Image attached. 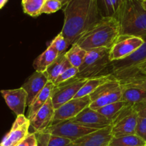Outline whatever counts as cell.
<instances>
[{"mask_svg": "<svg viewBox=\"0 0 146 146\" xmlns=\"http://www.w3.org/2000/svg\"><path fill=\"white\" fill-rule=\"evenodd\" d=\"M72 141L64 137L51 135L47 146H68Z\"/></svg>", "mask_w": 146, "mask_h": 146, "instance_id": "obj_32", "label": "cell"}, {"mask_svg": "<svg viewBox=\"0 0 146 146\" xmlns=\"http://www.w3.org/2000/svg\"><path fill=\"white\" fill-rule=\"evenodd\" d=\"M50 44L58 52V56L65 54L67 51V48L69 47L68 42L66 41V38H64V35L61 33V31L54 38V39L51 41V43Z\"/></svg>", "mask_w": 146, "mask_h": 146, "instance_id": "obj_28", "label": "cell"}, {"mask_svg": "<svg viewBox=\"0 0 146 146\" xmlns=\"http://www.w3.org/2000/svg\"><path fill=\"white\" fill-rule=\"evenodd\" d=\"M71 66H72L66 57L65 54H64L59 55L56 58L55 61L48 67L45 73L48 77V81L54 82L64 71Z\"/></svg>", "mask_w": 146, "mask_h": 146, "instance_id": "obj_21", "label": "cell"}, {"mask_svg": "<svg viewBox=\"0 0 146 146\" xmlns=\"http://www.w3.org/2000/svg\"><path fill=\"white\" fill-rule=\"evenodd\" d=\"M125 106L126 104L125 102L120 101L118 102L108 104L105 106L98 108L96 111L100 114L112 121Z\"/></svg>", "mask_w": 146, "mask_h": 146, "instance_id": "obj_26", "label": "cell"}, {"mask_svg": "<svg viewBox=\"0 0 146 146\" xmlns=\"http://www.w3.org/2000/svg\"><path fill=\"white\" fill-rule=\"evenodd\" d=\"M86 78H74L55 86L51 96L54 108L57 109L68 101L74 99L81 87L87 81Z\"/></svg>", "mask_w": 146, "mask_h": 146, "instance_id": "obj_8", "label": "cell"}, {"mask_svg": "<svg viewBox=\"0 0 146 146\" xmlns=\"http://www.w3.org/2000/svg\"><path fill=\"white\" fill-rule=\"evenodd\" d=\"M30 121L24 115L17 116L9 132L1 141V146H17L28 135Z\"/></svg>", "mask_w": 146, "mask_h": 146, "instance_id": "obj_11", "label": "cell"}, {"mask_svg": "<svg viewBox=\"0 0 146 146\" xmlns=\"http://www.w3.org/2000/svg\"><path fill=\"white\" fill-rule=\"evenodd\" d=\"M116 19L121 26V35L146 36V10L141 0H125Z\"/></svg>", "mask_w": 146, "mask_h": 146, "instance_id": "obj_3", "label": "cell"}, {"mask_svg": "<svg viewBox=\"0 0 146 146\" xmlns=\"http://www.w3.org/2000/svg\"><path fill=\"white\" fill-rule=\"evenodd\" d=\"M144 76H146V64L141 67V70H140V77L138 78Z\"/></svg>", "mask_w": 146, "mask_h": 146, "instance_id": "obj_36", "label": "cell"}, {"mask_svg": "<svg viewBox=\"0 0 146 146\" xmlns=\"http://www.w3.org/2000/svg\"><path fill=\"white\" fill-rule=\"evenodd\" d=\"M37 146H38V145H37Z\"/></svg>", "mask_w": 146, "mask_h": 146, "instance_id": "obj_41", "label": "cell"}, {"mask_svg": "<svg viewBox=\"0 0 146 146\" xmlns=\"http://www.w3.org/2000/svg\"><path fill=\"white\" fill-rule=\"evenodd\" d=\"M133 108L138 113V116L146 117V103L134 106Z\"/></svg>", "mask_w": 146, "mask_h": 146, "instance_id": "obj_34", "label": "cell"}, {"mask_svg": "<svg viewBox=\"0 0 146 146\" xmlns=\"http://www.w3.org/2000/svg\"><path fill=\"white\" fill-rule=\"evenodd\" d=\"M121 34V26L116 18L103 17L75 44L86 51L98 48H111Z\"/></svg>", "mask_w": 146, "mask_h": 146, "instance_id": "obj_2", "label": "cell"}, {"mask_svg": "<svg viewBox=\"0 0 146 146\" xmlns=\"http://www.w3.org/2000/svg\"><path fill=\"white\" fill-rule=\"evenodd\" d=\"M58 56V52L50 44L48 48L34 61L33 66L35 69V71L45 72L48 67L55 61Z\"/></svg>", "mask_w": 146, "mask_h": 146, "instance_id": "obj_19", "label": "cell"}, {"mask_svg": "<svg viewBox=\"0 0 146 146\" xmlns=\"http://www.w3.org/2000/svg\"><path fill=\"white\" fill-rule=\"evenodd\" d=\"M142 38L143 44L135 53L126 58L112 61L111 75L122 84L138 79L141 67L146 64V36Z\"/></svg>", "mask_w": 146, "mask_h": 146, "instance_id": "obj_5", "label": "cell"}, {"mask_svg": "<svg viewBox=\"0 0 146 146\" xmlns=\"http://www.w3.org/2000/svg\"><path fill=\"white\" fill-rule=\"evenodd\" d=\"M62 7V4L59 0H46L40 14H52L56 12Z\"/></svg>", "mask_w": 146, "mask_h": 146, "instance_id": "obj_30", "label": "cell"}, {"mask_svg": "<svg viewBox=\"0 0 146 146\" xmlns=\"http://www.w3.org/2000/svg\"><path fill=\"white\" fill-rule=\"evenodd\" d=\"M112 137L111 125L72 141L68 146H108Z\"/></svg>", "mask_w": 146, "mask_h": 146, "instance_id": "obj_14", "label": "cell"}, {"mask_svg": "<svg viewBox=\"0 0 146 146\" xmlns=\"http://www.w3.org/2000/svg\"><path fill=\"white\" fill-rule=\"evenodd\" d=\"M55 108L50 97L45 104L38 110L34 118L30 121V124L35 132H41L46 130L51 125L54 120Z\"/></svg>", "mask_w": 146, "mask_h": 146, "instance_id": "obj_15", "label": "cell"}, {"mask_svg": "<svg viewBox=\"0 0 146 146\" xmlns=\"http://www.w3.org/2000/svg\"><path fill=\"white\" fill-rule=\"evenodd\" d=\"M125 1V0H97L101 16L117 18Z\"/></svg>", "mask_w": 146, "mask_h": 146, "instance_id": "obj_20", "label": "cell"}, {"mask_svg": "<svg viewBox=\"0 0 146 146\" xmlns=\"http://www.w3.org/2000/svg\"><path fill=\"white\" fill-rule=\"evenodd\" d=\"M17 146H37V139L35 133H29Z\"/></svg>", "mask_w": 146, "mask_h": 146, "instance_id": "obj_33", "label": "cell"}, {"mask_svg": "<svg viewBox=\"0 0 146 146\" xmlns=\"http://www.w3.org/2000/svg\"><path fill=\"white\" fill-rule=\"evenodd\" d=\"M71 120L84 126L96 130L104 129L112 125V121L89 106L86 107L77 116Z\"/></svg>", "mask_w": 146, "mask_h": 146, "instance_id": "obj_12", "label": "cell"}, {"mask_svg": "<svg viewBox=\"0 0 146 146\" xmlns=\"http://www.w3.org/2000/svg\"><path fill=\"white\" fill-rule=\"evenodd\" d=\"M1 94L9 108L17 115H24L27 106V94L21 87L17 89L1 90Z\"/></svg>", "mask_w": 146, "mask_h": 146, "instance_id": "obj_13", "label": "cell"}, {"mask_svg": "<svg viewBox=\"0 0 146 146\" xmlns=\"http://www.w3.org/2000/svg\"><path fill=\"white\" fill-rule=\"evenodd\" d=\"M146 142L140 137L134 135H125L112 137L108 146H145Z\"/></svg>", "mask_w": 146, "mask_h": 146, "instance_id": "obj_24", "label": "cell"}, {"mask_svg": "<svg viewBox=\"0 0 146 146\" xmlns=\"http://www.w3.org/2000/svg\"><path fill=\"white\" fill-rule=\"evenodd\" d=\"M110 50L111 48H107L88 50L75 78L89 79L111 75L112 61L110 60Z\"/></svg>", "mask_w": 146, "mask_h": 146, "instance_id": "obj_4", "label": "cell"}, {"mask_svg": "<svg viewBox=\"0 0 146 146\" xmlns=\"http://www.w3.org/2000/svg\"><path fill=\"white\" fill-rule=\"evenodd\" d=\"M60 1H61V4H62V6H63V7H64V6L66 5V4H67V3L68 2V1H69V0H59ZM62 7V8H63Z\"/></svg>", "mask_w": 146, "mask_h": 146, "instance_id": "obj_38", "label": "cell"}, {"mask_svg": "<svg viewBox=\"0 0 146 146\" xmlns=\"http://www.w3.org/2000/svg\"><path fill=\"white\" fill-rule=\"evenodd\" d=\"M91 103L89 96L74 98L55 110L53 123L71 120L78 115ZM51 123V124H52Z\"/></svg>", "mask_w": 146, "mask_h": 146, "instance_id": "obj_10", "label": "cell"}, {"mask_svg": "<svg viewBox=\"0 0 146 146\" xmlns=\"http://www.w3.org/2000/svg\"><path fill=\"white\" fill-rule=\"evenodd\" d=\"M144 39L136 36L121 35L110 50V60L119 61L128 58L143 44Z\"/></svg>", "mask_w": 146, "mask_h": 146, "instance_id": "obj_9", "label": "cell"}, {"mask_svg": "<svg viewBox=\"0 0 146 146\" xmlns=\"http://www.w3.org/2000/svg\"><path fill=\"white\" fill-rule=\"evenodd\" d=\"M46 0H21L24 13L31 17H36L41 15V8Z\"/></svg>", "mask_w": 146, "mask_h": 146, "instance_id": "obj_27", "label": "cell"}, {"mask_svg": "<svg viewBox=\"0 0 146 146\" xmlns=\"http://www.w3.org/2000/svg\"><path fill=\"white\" fill-rule=\"evenodd\" d=\"M138 115L132 106L127 105L112 121L111 133L113 137L135 134Z\"/></svg>", "mask_w": 146, "mask_h": 146, "instance_id": "obj_6", "label": "cell"}, {"mask_svg": "<svg viewBox=\"0 0 146 146\" xmlns=\"http://www.w3.org/2000/svg\"><path fill=\"white\" fill-rule=\"evenodd\" d=\"M128 84H133V85L138 86L142 87V88L146 89V76L138 78V79L135 80V81H131V82H130V83H128Z\"/></svg>", "mask_w": 146, "mask_h": 146, "instance_id": "obj_35", "label": "cell"}, {"mask_svg": "<svg viewBox=\"0 0 146 146\" xmlns=\"http://www.w3.org/2000/svg\"><path fill=\"white\" fill-rule=\"evenodd\" d=\"M121 101L127 105L134 106L146 103V89L131 84H123Z\"/></svg>", "mask_w": 146, "mask_h": 146, "instance_id": "obj_17", "label": "cell"}, {"mask_svg": "<svg viewBox=\"0 0 146 146\" xmlns=\"http://www.w3.org/2000/svg\"><path fill=\"white\" fill-rule=\"evenodd\" d=\"M87 51L81 48L77 44H74L70 49L65 53V56L72 66L79 68L82 64Z\"/></svg>", "mask_w": 146, "mask_h": 146, "instance_id": "obj_25", "label": "cell"}, {"mask_svg": "<svg viewBox=\"0 0 146 146\" xmlns=\"http://www.w3.org/2000/svg\"><path fill=\"white\" fill-rule=\"evenodd\" d=\"M63 10L64 23L61 33L69 46L103 18L97 0H69Z\"/></svg>", "mask_w": 146, "mask_h": 146, "instance_id": "obj_1", "label": "cell"}, {"mask_svg": "<svg viewBox=\"0 0 146 146\" xmlns=\"http://www.w3.org/2000/svg\"><path fill=\"white\" fill-rule=\"evenodd\" d=\"M54 88H55V85L54 84V83L48 81L44 89L33 100L31 104L29 106V114L27 118L29 121H31L34 118L38 110L46 103L48 98L51 97Z\"/></svg>", "mask_w": 146, "mask_h": 146, "instance_id": "obj_18", "label": "cell"}, {"mask_svg": "<svg viewBox=\"0 0 146 146\" xmlns=\"http://www.w3.org/2000/svg\"><path fill=\"white\" fill-rule=\"evenodd\" d=\"M145 146H146V145H145Z\"/></svg>", "mask_w": 146, "mask_h": 146, "instance_id": "obj_42", "label": "cell"}, {"mask_svg": "<svg viewBox=\"0 0 146 146\" xmlns=\"http://www.w3.org/2000/svg\"><path fill=\"white\" fill-rule=\"evenodd\" d=\"M46 130L51 135L64 137L71 141H74L84 135L98 131L84 126L74 122L72 120L53 123Z\"/></svg>", "mask_w": 146, "mask_h": 146, "instance_id": "obj_7", "label": "cell"}, {"mask_svg": "<svg viewBox=\"0 0 146 146\" xmlns=\"http://www.w3.org/2000/svg\"><path fill=\"white\" fill-rule=\"evenodd\" d=\"M135 135L146 142V117L138 116L135 128Z\"/></svg>", "mask_w": 146, "mask_h": 146, "instance_id": "obj_31", "label": "cell"}, {"mask_svg": "<svg viewBox=\"0 0 146 146\" xmlns=\"http://www.w3.org/2000/svg\"><path fill=\"white\" fill-rule=\"evenodd\" d=\"M123 87V86L122 84V86L120 87V88L102 96L94 101H92L90 104L89 107L94 110H98V108L105 106L108 104L121 101Z\"/></svg>", "mask_w": 146, "mask_h": 146, "instance_id": "obj_23", "label": "cell"}, {"mask_svg": "<svg viewBox=\"0 0 146 146\" xmlns=\"http://www.w3.org/2000/svg\"><path fill=\"white\" fill-rule=\"evenodd\" d=\"M114 77L112 75H108L104 76H100L96 77V78H89L87 80L86 84L81 87V89L78 91L77 94L76 95L74 98H82V97L87 96H90L92 94L94 91L96 90L98 87L105 82L108 81V80L113 78Z\"/></svg>", "mask_w": 146, "mask_h": 146, "instance_id": "obj_22", "label": "cell"}, {"mask_svg": "<svg viewBox=\"0 0 146 146\" xmlns=\"http://www.w3.org/2000/svg\"><path fill=\"white\" fill-rule=\"evenodd\" d=\"M0 146H1V145H0Z\"/></svg>", "mask_w": 146, "mask_h": 146, "instance_id": "obj_40", "label": "cell"}, {"mask_svg": "<svg viewBox=\"0 0 146 146\" xmlns=\"http://www.w3.org/2000/svg\"><path fill=\"white\" fill-rule=\"evenodd\" d=\"M7 1H8V0H0V9L5 5L6 3L7 2Z\"/></svg>", "mask_w": 146, "mask_h": 146, "instance_id": "obj_37", "label": "cell"}, {"mask_svg": "<svg viewBox=\"0 0 146 146\" xmlns=\"http://www.w3.org/2000/svg\"><path fill=\"white\" fill-rule=\"evenodd\" d=\"M141 4L143 7L146 10V0H141Z\"/></svg>", "mask_w": 146, "mask_h": 146, "instance_id": "obj_39", "label": "cell"}, {"mask_svg": "<svg viewBox=\"0 0 146 146\" xmlns=\"http://www.w3.org/2000/svg\"><path fill=\"white\" fill-rule=\"evenodd\" d=\"M78 68H76L74 66H71L68 69L66 70L65 71H64L53 83L55 85V86H57L60 85V84H63V83L66 82V81H68L69 80L72 79V78H75L77 74H78Z\"/></svg>", "mask_w": 146, "mask_h": 146, "instance_id": "obj_29", "label": "cell"}, {"mask_svg": "<svg viewBox=\"0 0 146 146\" xmlns=\"http://www.w3.org/2000/svg\"><path fill=\"white\" fill-rule=\"evenodd\" d=\"M48 82V78L45 72L35 71L27 79L22 88L27 94V106H29L33 100L39 94Z\"/></svg>", "mask_w": 146, "mask_h": 146, "instance_id": "obj_16", "label": "cell"}]
</instances>
